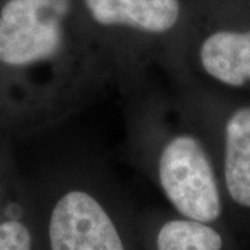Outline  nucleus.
I'll return each mask as SVG.
<instances>
[{
	"mask_svg": "<svg viewBox=\"0 0 250 250\" xmlns=\"http://www.w3.org/2000/svg\"><path fill=\"white\" fill-rule=\"evenodd\" d=\"M90 32L100 36L161 39L184 20L182 0H80Z\"/></svg>",
	"mask_w": 250,
	"mask_h": 250,
	"instance_id": "nucleus-3",
	"label": "nucleus"
},
{
	"mask_svg": "<svg viewBox=\"0 0 250 250\" xmlns=\"http://www.w3.org/2000/svg\"><path fill=\"white\" fill-rule=\"evenodd\" d=\"M98 39L80 0H0V64L31 68L62 64Z\"/></svg>",
	"mask_w": 250,
	"mask_h": 250,
	"instance_id": "nucleus-1",
	"label": "nucleus"
},
{
	"mask_svg": "<svg viewBox=\"0 0 250 250\" xmlns=\"http://www.w3.org/2000/svg\"><path fill=\"white\" fill-rule=\"evenodd\" d=\"M224 177L231 197L250 208V107L238 108L227 123Z\"/></svg>",
	"mask_w": 250,
	"mask_h": 250,
	"instance_id": "nucleus-6",
	"label": "nucleus"
},
{
	"mask_svg": "<svg viewBox=\"0 0 250 250\" xmlns=\"http://www.w3.org/2000/svg\"><path fill=\"white\" fill-rule=\"evenodd\" d=\"M157 175L166 197L184 218L208 224L220 217L217 178L197 138L189 134L171 136L159 154Z\"/></svg>",
	"mask_w": 250,
	"mask_h": 250,
	"instance_id": "nucleus-2",
	"label": "nucleus"
},
{
	"mask_svg": "<svg viewBox=\"0 0 250 250\" xmlns=\"http://www.w3.org/2000/svg\"><path fill=\"white\" fill-rule=\"evenodd\" d=\"M157 250H221L223 238L208 224L193 220H170L161 225Z\"/></svg>",
	"mask_w": 250,
	"mask_h": 250,
	"instance_id": "nucleus-7",
	"label": "nucleus"
},
{
	"mask_svg": "<svg viewBox=\"0 0 250 250\" xmlns=\"http://www.w3.org/2000/svg\"><path fill=\"white\" fill-rule=\"evenodd\" d=\"M47 233L50 250H125L107 210L82 189H71L59 197Z\"/></svg>",
	"mask_w": 250,
	"mask_h": 250,
	"instance_id": "nucleus-4",
	"label": "nucleus"
},
{
	"mask_svg": "<svg viewBox=\"0 0 250 250\" xmlns=\"http://www.w3.org/2000/svg\"><path fill=\"white\" fill-rule=\"evenodd\" d=\"M205 71L229 86L250 82V31L220 29L205 38L199 49Z\"/></svg>",
	"mask_w": 250,
	"mask_h": 250,
	"instance_id": "nucleus-5",
	"label": "nucleus"
},
{
	"mask_svg": "<svg viewBox=\"0 0 250 250\" xmlns=\"http://www.w3.org/2000/svg\"><path fill=\"white\" fill-rule=\"evenodd\" d=\"M0 250H32V236L27 225L13 218L1 221Z\"/></svg>",
	"mask_w": 250,
	"mask_h": 250,
	"instance_id": "nucleus-8",
	"label": "nucleus"
}]
</instances>
